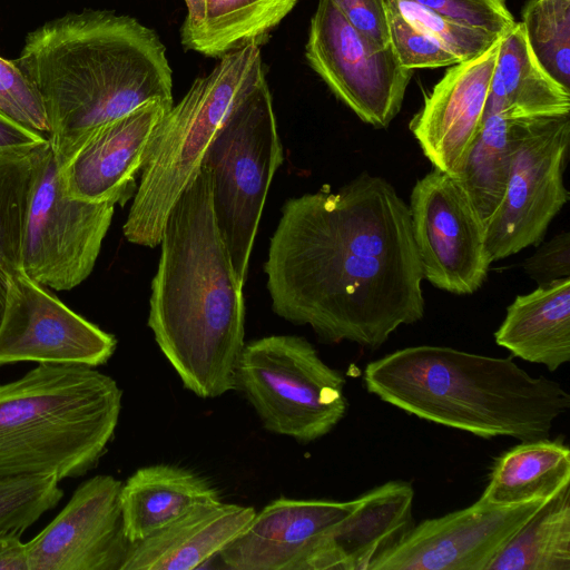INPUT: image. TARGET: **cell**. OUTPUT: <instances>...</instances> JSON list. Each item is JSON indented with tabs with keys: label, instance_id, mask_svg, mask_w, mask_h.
<instances>
[{
	"label": "cell",
	"instance_id": "6da1fadb",
	"mask_svg": "<svg viewBox=\"0 0 570 570\" xmlns=\"http://www.w3.org/2000/svg\"><path fill=\"white\" fill-rule=\"evenodd\" d=\"M264 272L274 313L327 343L376 350L424 315L409 205L368 173L287 199Z\"/></svg>",
	"mask_w": 570,
	"mask_h": 570
},
{
	"label": "cell",
	"instance_id": "7a4b0ae2",
	"mask_svg": "<svg viewBox=\"0 0 570 570\" xmlns=\"http://www.w3.org/2000/svg\"><path fill=\"white\" fill-rule=\"evenodd\" d=\"M159 245L147 322L158 347L197 396L235 390L245 345L244 285L217 228L204 164L174 204Z\"/></svg>",
	"mask_w": 570,
	"mask_h": 570
},
{
	"label": "cell",
	"instance_id": "3957f363",
	"mask_svg": "<svg viewBox=\"0 0 570 570\" xmlns=\"http://www.w3.org/2000/svg\"><path fill=\"white\" fill-rule=\"evenodd\" d=\"M19 68L41 95L59 166L97 127L153 101L173 102V76L157 33L106 10L67 13L30 31Z\"/></svg>",
	"mask_w": 570,
	"mask_h": 570
},
{
	"label": "cell",
	"instance_id": "277c9868",
	"mask_svg": "<svg viewBox=\"0 0 570 570\" xmlns=\"http://www.w3.org/2000/svg\"><path fill=\"white\" fill-rule=\"evenodd\" d=\"M366 391L422 420L491 439L549 438L570 409L557 381L532 376L510 357L419 345L367 363Z\"/></svg>",
	"mask_w": 570,
	"mask_h": 570
},
{
	"label": "cell",
	"instance_id": "5b68a950",
	"mask_svg": "<svg viewBox=\"0 0 570 570\" xmlns=\"http://www.w3.org/2000/svg\"><path fill=\"white\" fill-rule=\"evenodd\" d=\"M122 392L94 367L39 364L0 384V479L94 469L114 436Z\"/></svg>",
	"mask_w": 570,
	"mask_h": 570
},
{
	"label": "cell",
	"instance_id": "8992f818",
	"mask_svg": "<svg viewBox=\"0 0 570 570\" xmlns=\"http://www.w3.org/2000/svg\"><path fill=\"white\" fill-rule=\"evenodd\" d=\"M265 75L259 46L247 45L220 57L194 81L166 114L124 224L134 244L159 245L167 217L196 177L204 156L239 96Z\"/></svg>",
	"mask_w": 570,
	"mask_h": 570
},
{
	"label": "cell",
	"instance_id": "52a82bcc",
	"mask_svg": "<svg viewBox=\"0 0 570 570\" xmlns=\"http://www.w3.org/2000/svg\"><path fill=\"white\" fill-rule=\"evenodd\" d=\"M282 163L272 95L263 75L239 96L202 163L212 178L217 228L243 285L266 196Z\"/></svg>",
	"mask_w": 570,
	"mask_h": 570
},
{
	"label": "cell",
	"instance_id": "ba28073f",
	"mask_svg": "<svg viewBox=\"0 0 570 570\" xmlns=\"http://www.w3.org/2000/svg\"><path fill=\"white\" fill-rule=\"evenodd\" d=\"M235 383L266 430L303 443L328 434L347 410L341 372L297 335L245 343Z\"/></svg>",
	"mask_w": 570,
	"mask_h": 570
},
{
	"label": "cell",
	"instance_id": "9c48e42d",
	"mask_svg": "<svg viewBox=\"0 0 570 570\" xmlns=\"http://www.w3.org/2000/svg\"><path fill=\"white\" fill-rule=\"evenodd\" d=\"M570 115L520 118L503 199L485 224L493 262L539 244L568 200Z\"/></svg>",
	"mask_w": 570,
	"mask_h": 570
},
{
	"label": "cell",
	"instance_id": "30bf717a",
	"mask_svg": "<svg viewBox=\"0 0 570 570\" xmlns=\"http://www.w3.org/2000/svg\"><path fill=\"white\" fill-rule=\"evenodd\" d=\"M116 204L114 200L89 202L69 196L50 145L26 218L22 272L56 291L78 286L95 267Z\"/></svg>",
	"mask_w": 570,
	"mask_h": 570
},
{
	"label": "cell",
	"instance_id": "8fae6325",
	"mask_svg": "<svg viewBox=\"0 0 570 570\" xmlns=\"http://www.w3.org/2000/svg\"><path fill=\"white\" fill-rule=\"evenodd\" d=\"M305 56L333 94L358 118L385 128L400 112L413 70L390 43L374 50L331 0H320L311 19Z\"/></svg>",
	"mask_w": 570,
	"mask_h": 570
},
{
	"label": "cell",
	"instance_id": "7c38bea8",
	"mask_svg": "<svg viewBox=\"0 0 570 570\" xmlns=\"http://www.w3.org/2000/svg\"><path fill=\"white\" fill-rule=\"evenodd\" d=\"M409 208L423 278L452 294L476 292L492 261L485 226L459 181L434 169L413 186Z\"/></svg>",
	"mask_w": 570,
	"mask_h": 570
},
{
	"label": "cell",
	"instance_id": "4fadbf2b",
	"mask_svg": "<svg viewBox=\"0 0 570 570\" xmlns=\"http://www.w3.org/2000/svg\"><path fill=\"white\" fill-rule=\"evenodd\" d=\"M114 335L18 271L9 278L0 318V366L16 362L96 367L112 356Z\"/></svg>",
	"mask_w": 570,
	"mask_h": 570
},
{
	"label": "cell",
	"instance_id": "5bb4252c",
	"mask_svg": "<svg viewBox=\"0 0 570 570\" xmlns=\"http://www.w3.org/2000/svg\"><path fill=\"white\" fill-rule=\"evenodd\" d=\"M548 500V499H547ZM547 500L472 505L413 525L372 570H487Z\"/></svg>",
	"mask_w": 570,
	"mask_h": 570
},
{
	"label": "cell",
	"instance_id": "9a60e30c",
	"mask_svg": "<svg viewBox=\"0 0 570 570\" xmlns=\"http://www.w3.org/2000/svg\"><path fill=\"white\" fill-rule=\"evenodd\" d=\"M112 475L82 482L57 517L26 543L28 570H120L129 540Z\"/></svg>",
	"mask_w": 570,
	"mask_h": 570
},
{
	"label": "cell",
	"instance_id": "2e32d148",
	"mask_svg": "<svg viewBox=\"0 0 570 570\" xmlns=\"http://www.w3.org/2000/svg\"><path fill=\"white\" fill-rule=\"evenodd\" d=\"M355 503L278 498L218 556L232 570H318L331 532Z\"/></svg>",
	"mask_w": 570,
	"mask_h": 570
},
{
	"label": "cell",
	"instance_id": "e0dca14e",
	"mask_svg": "<svg viewBox=\"0 0 570 570\" xmlns=\"http://www.w3.org/2000/svg\"><path fill=\"white\" fill-rule=\"evenodd\" d=\"M173 105L153 100L90 131L59 166L66 193L78 199L124 205L136 193V176Z\"/></svg>",
	"mask_w": 570,
	"mask_h": 570
},
{
	"label": "cell",
	"instance_id": "ac0fdd59",
	"mask_svg": "<svg viewBox=\"0 0 570 570\" xmlns=\"http://www.w3.org/2000/svg\"><path fill=\"white\" fill-rule=\"evenodd\" d=\"M499 46L500 38L481 55L453 65L409 124L434 168L453 177L481 129Z\"/></svg>",
	"mask_w": 570,
	"mask_h": 570
},
{
	"label": "cell",
	"instance_id": "d6986e66",
	"mask_svg": "<svg viewBox=\"0 0 570 570\" xmlns=\"http://www.w3.org/2000/svg\"><path fill=\"white\" fill-rule=\"evenodd\" d=\"M255 513L252 507L220 499L199 503L153 535L130 542L120 570L198 569L219 554Z\"/></svg>",
	"mask_w": 570,
	"mask_h": 570
},
{
	"label": "cell",
	"instance_id": "ffe728a7",
	"mask_svg": "<svg viewBox=\"0 0 570 570\" xmlns=\"http://www.w3.org/2000/svg\"><path fill=\"white\" fill-rule=\"evenodd\" d=\"M414 490L390 481L356 498L331 532L318 570H372L413 527Z\"/></svg>",
	"mask_w": 570,
	"mask_h": 570
},
{
	"label": "cell",
	"instance_id": "44dd1931",
	"mask_svg": "<svg viewBox=\"0 0 570 570\" xmlns=\"http://www.w3.org/2000/svg\"><path fill=\"white\" fill-rule=\"evenodd\" d=\"M495 343L523 361L556 371L570 361V277L518 295L494 333Z\"/></svg>",
	"mask_w": 570,
	"mask_h": 570
},
{
	"label": "cell",
	"instance_id": "7402d4cb",
	"mask_svg": "<svg viewBox=\"0 0 570 570\" xmlns=\"http://www.w3.org/2000/svg\"><path fill=\"white\" fill-rule=\"evenodd\" d=\"M210 482L173 464L138 469L120 490L124 530L129 542L140 541L169 525L195 505L218 500Z\"/></svg>",
	"mask_w": 570,
	"mask_h": 570
},
{
	"label": "cell",
	"instance_id": "603a6c76",
	"mask_svg": "<svg viewBox=\"0 0 570 570\" xmlns=\"http://www.w3.org/2000/svg\"><path fill=\"white\" fill-rule=\"evenodd\" d=\"M487 114L510 118L570 115V90L540 66L529 47L522 22H515L500 38Z\"/></svg>",
	"mask_w": 570,
	"mask_h": 570
},
{
	"label": "cell",
	"instance_id": "cb8c5ba5",
	"mask_svg": "<svg viewBox=\"0 0 570 570\" xmlns=\"http://www.w3.org/2000/svg\"><path fill=\"white\" fill-rule=\"evenodd\" d=\"M570 484V450L561 439L521 441L494 462L482 500L514 505L547 500Z\"/></svg>",
	"mask_w": 570,
	"mask_h": 570
},
{
	"label": "cell",
	"instance_id": "d4e9b609",
	"mask_svg": "<svg viewBox=\"0 0 570 570\" xmlns=\"http://www.w3.org/2000/svg\"><path fill=\"white\" fill-rule=\"evenodd\" d=\"M298 0H205V17L181 45L207 57L220 58L247 45L259 43L293 10Z\"/></svg>",
	"mask_w": 570,
	"mask_h": 570
},
{
	"label": "cell",
	"instance_id": "484cf974",
	"mask_svg": "<svg viewBox=\"0 0 570 570\" xmlns=\"http://www.w3.org/2000/svg\"><path fill=\"white\" fill-rule=\"evenodd\" d=\"M519 120L500 114L484 115L481 129L454 177L484 226L504 196Z\"/></svg>",
	"mask_w": 570,
	"mask_h": 570
},
{
	"label": "cell",
	"instance_id": "4316f807",
	"mask_svg": "<svg viewBox=\"0 0 570 570\" xmlns=\"http://www.w3.org/2000/svg\"><path fill=\"white\" fill-rule=\"evenodd\" d=\"M487 570H570V487L549 498Z\"/></svg>",
	"mask_w": 570,
	"mask_h": 570
},
{
	"label": "cell",
	"instance_id": "83f0119b",
	"mask_svg": "<svg viewBox=\"0 0 570 570\" xmlns=\"http://www.w3.org/2000/svg\"><path fill=\"white\" fill-rule=\"evenodd\" d=\"M50 142L32 149L0 153V318L9 278L21 269L26 218Z\"/></svg>",
	"mask_w": 570,
	"mask_h": 570
},
{
	"label": "cell",
	"instance_id": "f1b7e54d",
	"mask_svg": "<svg viewBox=\"0 0 570 570\" xmlns=\"http://www.w3.org/2000/svg\"><path fill=\"white\" fill-rule=\"evenodd\" d=\"M521 22L540 66L570 90V0H529Z\"/></svg>",
	"mask_w": 570,
	"mask_h": 570
},
{
	"label": "cell",
	"instance_id": "f546056e",
	"mask_svg": "<svg viewBox=\"0 0 570 570\" xmlns=\"http://www.w3.org/2000/svg\"><path fill=\"white\" fill-rule=\"evenodd\" d=\"M55 474H27L0 479V531L23 532L53 509L63 491Z\"/></svg>",
	"mask_w": 570,
	"mask_h": 570
},
{
	"label": "cell",
	"instance_id": "4dcf8cb0",
	"mask_svg": "<svg viewBox=\"0 0 570 570\" xmlns=\"http://www.w3.org/2000/svg\"><path fill=\"white\" fill-rule=\"evenodd\" d=\"M384 3L419 30L442 43L461 61L481 55L501 38L484 30L456 23L412 0H384Z\"/></svg>",
	"mask_w": 570,
	"mask_h": 570
},
{
	"label": "cell",
	"instance_id": "1f68e13d",
	"mask_svg": "<svg viewBox=\"0 0 570 570\" xmlns=\"http://www.w3.org/2000/svg\"><path fill=\"white\" fill-rule=\"evenodd\" d=\"M0 111L49 139L50 122L40 92L14 60L2 57Z\"/></svg>",
	"mask_w": 570,
	"mask_h": 570
},
{
	"label": "cell",
	"instance_id": "d6a6232c",
	"mask_svg": "<svg viewBox=\"0 0 570 570\" xmlns=\"http://www.w3.org/2000/svg\"><path fill=\"white\" fill-rule=\"evenodd\" d=\"M391 45L400 63L407 69L438 68L462 62L442 43L425 35L387 7Z\"/></svg>",
	"mask_w": 570,
	"mask_h": 570
},
{
	"label": "cell",
	"instance_id": "836d02e7",
	"mask_svg": "<svg viewBox=\"0 0 570 570\" xmlns=\"http://www.w3.org/2000/svg\"><path fill=\"white\" fill-rule=\"evenodd\" d=\"M465 27L502 37L517 22L504 0H412Z\"/></svg>",
	"mask_w": 570,
	"mask_h": 570
},
{
	"label": "cell",
	"instance_id": "e575fe53",
	"mask_svg": "<svg viewBox=\"0 0 570 570\" xmlns=\"http://www.w3.org/2000/svg\"><path fill=\"white\" fill-rule=\"evenodd\" d=\"M374 50L391 43L384 0H331Z\"/></svg>",
	"mask_w": 570,
	"mask_h": 570
},
{
	"label": "cell",
	"instance_id": "d590c367",
	"mask_svg": "<svg viewBox=\"0 0 570 570\" xmlns=\"http://www.w3.org/2000/svg\"><path fill=\"white\" fill-rule=\"evenodd\" d=\"M524 273L538 285L570 277V234L562 232L523 262Z\"/></svg>",
	"mask_w": 570,
	"mask_h": 570
},
{
	"label": "cell",
	"instance_id": "8d00e7d4",
	"mask_svg": "<svg viewBox=\"0 0 570 570\" xmlns=\"http://www.w3.org/2000/svg\"><path fill=\"white\" fill-rule=\"evenodd\" d=\"M49 142L46 136L19 124L0 111V153L32 149Z\"/></svg>",
	"mask_w": 570,
	"mask_h": 570
},
{
	"label": "cell",
	"instance_id": "74e56055",
	"mask_svg": "<svg viewBox=\"0 0 570 570\" xmlns=\"http://www.w3.org/2000/svg\"><path fill=\"white\" fill-rule=\"evenodd\" d=\"M21 531H0V570H28L27 548Z\"/></svg>",
	"mask_w": 570,
	"mask_h": 570
},
{
	"label": "cell",
	"instance_id": "f35d334b",
	"mask_svg": "<svg viewBox=\"0 0 570 570\" xmlns=\"http://www.w3.org/2000/svg\"><path fill=\"white\" fill-rule=\"evenodd\" d=\"M187 6V17L183 22L180 35L196 29L205 17V0H185Z\"/></svg>",
	"mask_w": 570,
	"mask_h": 570
}]
</instances>
